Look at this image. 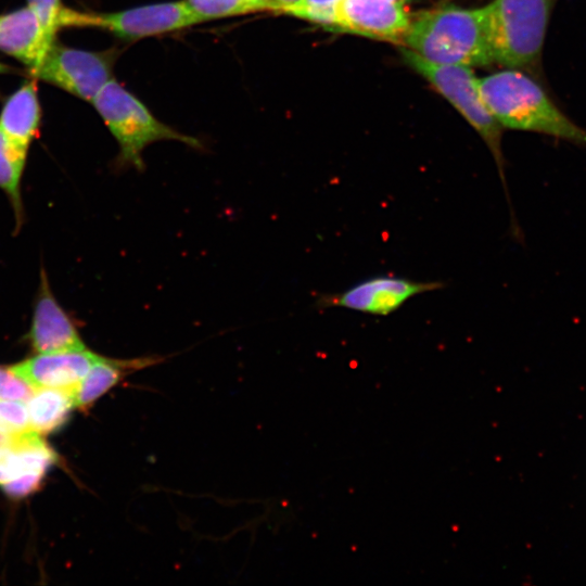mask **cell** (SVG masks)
<instances>
[{"label":"cell","instance_id":"83f0119b","mask_svg":"<svg viewBox=\"0 0 586 586\" xmlns=\"http://www.w3.org/2000/svg\"><path fill=\"white\" fill-rule=\"evenodd\" d=\"M396 1H398V0H396ZM399 2H400V1H399Z\"/></svg>","mask_w":586,"mask_h":586},{"label":"cell","instance_id":"6da1fadb","mask_svg":"<svg viewBox=\"0 0 586 586\" xmlns=\"http://www.w3.org/2000/svg\"><path fill=\"white\" fill-rule=\"evenodd\" d=\"M482 100L501 127L549 135L586 149V130L571 120L521 69L479 79Z\"/></svg>","mask_w":586,"mask_h":586},{"label":"cell","instance_id":"8992f818","mask_svg":"<svg viewBox=\"0 0 586 586\" xmlns=\"http://www.w3.org/2000/svg\"><path fill=\"white\" fill-rule=\"evenodd\" d=\"M115 50L88 51L56 43L47 51L31 75L85 101L94 99L112 79Z\"/></svg>","mask_w":586,"mask_h":586},{"label":"cell","instance_id":"d6986e66","mask_svg":"<svg viewBox=\"0 0 586 586\" xmlns=\"http://www.w3.org/2000/svg\"><path fill=\"white\" fill-rule=\"evenodd\" d=\"M29 430L26 404L20 400H0V432L17 435Z\"/></svg>","mask_w":586,"mask_h":586},{"label":"cell","instance_id":"52a82bcc","mask_svg":"<svg viewBox=\"0 0 586 586\" xmlns=\"http://www.w3.org/2000/svg\"><path fill=\"white\" fill-rule=\"evenodd\" d=\"M186 1L145 4L111 13H87L86 27L107 30L125 40H138L199 24Z\"/></svg>","mask_w":586,"mask_h":586},{"label":"cell","instance_id":"cb8c5ba5","mask_svg":"<svg viewBox=\"0 0 586 586\" xmlns=\"http://www.w3.org/2000/svg\"><path fill=\"white\" fill-rule=\"evenodd\" d=\"M256 3L263 11H276V0H251Z\"/></svg>","mask_w":586,"mask_h":586},{"label":"cell","instance_id":"3957f363","mask_svg":"<svg viewBox=\"0 0 586 586\" xmlns=\"http://www.w3.org/2000/svg\"><path fill=\"white\" fill-rule=\"evenodd\" d=\"M555 0H493L483 7L493 63L530 69L540 61Z\"/></svg>","mask_w":586,"mask_h":586},{"label":"cell","instance_id":"ac0fdd59","mask_svg":"<svg viewBox=\"0 0 586 586\" xmlns=\"http://www.w3.org/2000/svg\"><path fill=\"white\" fill-rule=\"evenodd\" d=\"M200 23L263 11L251 0H184Z\"/></svg>","mask_w":586,"mask_h":586},{"label":"cell","instance_id":"8fae6325","mask_svg":"<svg viewBox=\"0 0 586 586\" xmlns=\"http://www.w3.org/2000/svg\"><path fill=\"white\" fill-rule=\"evenodd\" d=\"M99 354L82 349L38 353L10 368L34 388H59L74 392Z\"/></svg>","mask_w":586,"mask_h":586},{"label":"cell","instance_id":"277c9868","mask_svg":"<svg viewBox=\"0 0 586 586\" xmlns=\"http://www.w3.org/2000/svg\"><path fill=\"white\" fill-rule=\"evenodd\" d=\"M92 103L118 143L116 163L120 168L143 170V151L156 141L175 140L193 149L202 146L196 138L158 120L136 95L113 78L98 92Z\"/></svg>","mask_w":586,"mask_h":586},{"label":"cell","instance_id":"603a6c76","mask_svg":"<svg viewBox=\"0 0 586 586\" xmlns=\"http://www.w3.org/2000/svg\"><path fill=\"white\" fill-rule=\"evenodd\" d=\"M304 7V0H276V11L297 16Z\"/></svg>","mask_w":586,"mask_h":586},{"label":"cell","instance_id":"30bf717a","mask_svg":"<svg viewBox=\"0 0 586 586\" xmlns=\"http://www.w3.org/2000/svg\"><path fill=\"white\" fill-rule=\"evenodd\" d=\"M27 340L33 349L41 354L86 348L72 318L52 293L43 268Z\"/></svg>","mask_w":586,"mask_h":586},{"label":"cell","instance_id":"9a60e30c","mask_svg":"<svg viewBox=\"0 0 586 586\" xmlns=\"http://www.w3.org/2000/svg\"><path fill=\"white\" fill-rule=\"evenodd\" d=\"M161 359L145 356L132 359H114L99 355L86 377L74 390L75 408L87 409L127 374L151 367Z\"/></svg>","mask_w":586,"mask_h":586},{"label":"cell","instance_id":"7c38bea8","mask_svg":"<svg viewBox=\"0 0 586 586\" xmlns=\"http://www.w3.org/2000/svg\"><path fill=\"white\" fill-rule=\"evenodd\" d=\"M53 42L28 5L0 14V51L27 65L30 72L40 64Z\"/></svg>","mask_w":586,"mask_h":586},{"label":"cell","instance_id":"7a4b0ae2","mask_svg":"<svg viewBox=\"0 0 586 586\" xmlns=\"http://www.w3.org/2000/svg\"><path fill=\"white\" fill-rule=\"evenodd\" d=\"M403 44L438 64L487 66L493 63L483 8L446 4L419 12L410 17Z\"/></svg>","mask_w":586,"mask_h":586},{"label":"cell","instance_id":"484cf974","mask_svg":"<svg viewBox=\"0 0 586 586\" xmlns=\"http://www.w3.org/2000/svg\"><path fill=\"white\" fill-rule=\"evenodd\" d=\"M12 435L4 434L0 432V446L7 443Z\"/></svg>","mask_w":586,"mask_h":586},{"label":"cell","instance_id":"4fadbf2b","mask_svg":"<svg viewBox=\"0 0 586 586\" xmlns=\"http://www.w3.org/2000/svg\"><path fill=\"white\" fill-rule=\"evenodd\" d=\"M56 460L58 455L37 432L12 435L0 446V485L27 474L44 475Z\"/></svg>","mask_w":586,"mask_h":586},{"label":"cell","instance_id":"ba28073f","mask_svg":"<svg viewBox=\"0 0 586 586\" xmlns=\"http://www.w3.org/2000/svg\"><path fill=\"white\" fill-rule=\"evenodd\" d=\"M443 288L438 281H416L395 276L362 280L340 293L319 300L322 307H340L374 316H387L411 297Z\"/></svg>","mask_w":586,"mask_h":586},{"label":"cell","instance_id":"44dd1931","mask_svg":"<svg viewBox=\"0 0 586 586\" xmlns=\"http://www.w3.org/2000/svg\"><path fill=\"white\" fill-rule=\"evenodd\" d=\"M35 388L11 368L0 367V400L26 402Z\"/></svg>","mask_w":586,"mask_h":586},{"label":"cell","instance_id":"e0dca14e","mask_svg":"<svg viewBox=\"0 0 586 586\" xmlns=\"http://www.w3.org/2000/svg\"><path fill=\"white\" fill-rule=\"evenodd\" d=\"M26 150L12 143L0 130V189L7 194L15 217V230L24 222L21 182L27 158Z\"/></svg>","mask_w":586,"mask_h":586},{"label":"cell","instance_id":"d4e9b609","mask_svg":"<svg viewBox=\"0 0 586 586\" xmlns=\"http://www.w3.org/2000/svg\"><path fill=\"white\" fill-rule=\"evenodd\" d=\"M14 71L12 67L8 66L7 64L0 62V74H5Z\"/></svg>","mask_w":586,"mask_h":586},{"label":"cell","instance_id":"5bb4252c","mask_svg":"<svg viewBox=\"0 0 586 586\" xmlns=\"http://www.w3.org/2000/svg\"><path fill=\"white\" fill-rule=\"evenodd\" d=\"M40 122L36 81H25L4 102L0 112V130L12 143L28 151L38 135Z\"/></svg>","mask_w":586,"mask_h":586},{"label":"cell","instance_id":"5b68a950","mask_svg":"<svg viewBox=\"0 0 586 586\" xmlns=\"http://www.w3.org/2000/svg\"><path fill=\"white\" fill-rule=\"evenodd\" d=\"M407 65L425 78L481 136L493 153L501 179L504 157L501 152V126L486 109L479 89V79L464 65L438 64L428 61L409 50L400 49Z\"/></svg>","mask_w":586,"mask_h":586},{"label":"cell","instance_id":"4316f807","mask_svg":"<svg viewBox=\"0 0 586 586\" xmlns=\"http://www.w3.org/2000/svg\"><path fill=\"white\" fill-rule=\"evenodd\" d=\"M398 1L404 2L405 0H398Z\"/></svg>","mask_w":586,"mask_h":586},{"label":"cell","instance_id":"ffe728a7","mask_svg":"<svg viewBox=\"0 0 586 586\" xmlns=\"http://www.w3.org/2000/svg\"><path fill=\"white\" fill-rule=\"evenodd\" d=\"M342 0H304V7L296 17L333 29L335 8Z\"/></svg>","mask_w":586,"mask_h":586},{"label":"cell","instance_id":"7402d4cb","mask_svg":"<svg viewBox=\"0 0 586 586\" xmlns=\"http://www.w3.org/2000/svg\"><path fill=\"white\" fill-rule=\"evenodd\" d=\"M43 475L27 474L1 485L2 491L11 497H23L34 492L40 484Z\"/></svg>","mask_w":586,"mask_h":586},{"label":"cell","instance_id":"9c48e42d","mask_svg":"<svg viewBox=\"0 0 586 586\" xmlns=\"http://www.w3.org/2000/svg\"><path fill=\"white\" fill-rule=\"evenodd\" d=\"M410 23L396 0H342L335 8L333 29L403 43Z\"/></svg>","mask_w":586,"mask_h":586},{"label":"cell","instance_id":"2e32d148","mask_svg":"<svg viewBox=\"0 0 586 586\" xmlns=\"http://www.w3.org/2000/svg\"><path fill=\"white\" fill-rule=\"evenodd\" d=\"M30 430L47 434L59 429L75 408L73 392L59 388H35L26 400Z\"/></svg>","mask_w":586,"mask_h":586}]
</instances>
